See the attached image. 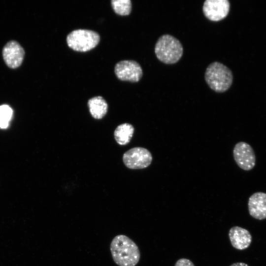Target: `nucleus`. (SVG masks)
I'll list each match as a JSON object with an SVG mask.
<instances>
[{
  "label": "nucleus",
  "mask_w": 266,
  "mask_h": 266,
  "mask_svg": "<svg viewBox=\"0 0 266 266\" xmlns=\"http://www.w3.org/2000/svg\"><path fill=\"white\" fill-rule=\"evenodd\" d=\"M125 166L131 169H142L148 167L152 161L151 153L143 147H134L126 152L123 156Z\"/></svg>",
  "instance_id": "nucleus-5"
},
{
  "label": "nucleus",
  "mask_w": 266,
  "mask_h": 266,
  "mask_svg": "<svg viewBox=\"0 0 266 266\" xmlns=\"http://www.w3.org/2000/svg\"><path fill=\"white\" fill-rule=\"evenodd\" d=\"M205 80L209 87L217 93L227 91L232 85L233 76L232 71L223 64L214 62L207 67Z\"/></svg>",
  "instance_id": "nucleus-2"
},
{
  "label": "nucleus",
  "mask_w": 266,
  "mask_h": 266,
  "mask_svg": "<svg viewBox=\"0 0 266 266\" xmlns=\"http://www.w3.org/2000/svg\"><path fill=\"white\" fill-rule=\"evenodd\" d=\"M134 128L129 123L122 124L116 128L114 135L116 142L120 145L129 143L133 135Z\"/></svg>",
  "instance_id": "nucleus-13"
},
{
  "label": "nucleus",
  "mask_w": 266,
  "mask_h": 266,
  "mask_svg": "<svg viewBox=\"0 0 266 266\" xmlns=\"http://www.w3.org/2000/svg\"><path fill=\"white\" fill-rule=\"evenodd\" d=\"M114 71L118 79L122 81L136 82L139 81L142 76L140 65L133 60H124L117 63Z\"/></svg>",
  "instance_id": "nucleus-7"
},
{
  "label": "nucleus",
  "mask_w": 266,
  "mask_h": 266,
  "mask_svg": "<svg viewBox=\"0 0 266 266\" xmlns=\"http://www.w3.org/2000/svg\"><path fill=\"white\" fill-rule=\"evenodd\" d=\"M155 53L158 59L166 64H174L179 61L183 53L180 41L169 34H164L157 40Z\"/></svg>",
  "instance_id": "nucleus-3"
},
{
  "label": "nucleus",
  "mask_w": 266,
  "mask_h": 266,
  "mask_svg": "<svg viewBox=\"0 0 266 266\" xmlns=\"http://www.w3.org/2000/svg\"><path fill=\"white\" fill-rule=\"evenodd\" d=\"M174 266H195L190 260L186 258H181L178 260Z\"/></svg>",
  "instance_id": "nucleus-16"
},
{
  "label": "nucleus",
  "mask_w": 266,
  "mask_h": 266,
  "mask_svg": "<svg viewBox=\"0 0 266 266\" xmlns=\"http://www.w3.org/2000/svg\"><path fill=\"white\" fill-rule=\"evenodd\" d=\"M230 266H249L247 264L244 263H235L233 264Z\"/></svg>",
  "instance_id": "nucleus-17"
},
{
  "label": "nucleus",
  "mask_w": 266,
  "mask_h": 266,
  "mask_svg": "<svg viewBox=\"0 0 266 266\" xmlns=\"http://www.w3.org/2000/svg\"><path fill=\"white\" fill-rule=\"evenodd\" d=\"M229 236L232 246L238 250L247 248L252 242V236L250 232L238 226H234L230 229Z\"/></svg>",
  "instance_id": "nucleus-11"
},
{
  "label": "nucleus",
  "mask_w": 266,
  "mask_h": 266,
  "mask_svg": "<svg viewBox=\"0 0 266 266\" xmlns=\"http://www.w3.org/2000/svg\"><path fill=\"white\" fill-rule=\"evenodd\" d=\"M110 250L114 262L119 266H135L140 258L139 248L128 236L119 234L112 240Z\"/></svg>",
  "instance_id": "nucleus-1"
},
{
  "label": "nucleus",
  "mask_w": 266,
  "mask_h": 266,
  "mask_svg": "<svg viewBox=\"0 0 266 266\" xmlns=\"http://www.w3.org/2000/svg\"><path fill=\"white\" fill-rule=\"evenodd\" d=\"M25 51L21 45L15 40L7 42L2 49V56L6 65L11 68L18 67L22 64Z\"/></svg>",
  "instance_id": "nucleus-9"
},
{
  "label": "nucleus",
  "mask_w": 266,
  "mask_h": 266,
  "mask_svg": "<svg viewBox=\"0 0 266 266\" xmlns=\"http://www.w3.org/2000/svg\"><path fill=\"white\" fill-rule=\"evenodd\" d=\"M112 7L115 12L120 15H129L132 10V2L130 0H112Z\"/></svg>",
  "instance_id": "nucleus-14"
},
{
  "label": "nucleus",
  "mask_w": 266,
  "mask_h": 266,
  "mask_svg": "<svg viewBox=\"0 0 266 266\" xmlns=\"http://www.w3.org/2000/svg\"><path fill=\"white\" fill-rule=\"evenodd\" d=\"M100 39V35L97 32L84 29L74 30L66 37L68 46L79 52H86L94 48Z\"/></svg>",
  "instance_id": "nucleus-4"
},
{
  "label": "nucleus",
  "mask_w": 266,
  "mask_h": 266,
  "mask_svg": "<svg viewBox=\"0 0 266 266\" xmlns=\"http://www.w3.org/2000/svg\"><path fill=\"white\" fill-rule=\"evenodd\" d=\"M87 104L91 115L95 119L102 118L107 112L108 104L102 97L92 98L89 100Z\"/></svg>",
  "instance_id": "nucleus-12"
},
{
  "label": "nucleus",
  "mask_w": 266,
  "mask_h": 266,
  "mask_svg": "<svg viewBox=\"0 0 266 266\" xmlns=\"http://www.w3.org/2000/svg\"><path fill=\"white\" fill-rule=\"evenodd\" d=\"M233 156L237 166L244 170H250L255 166L256 156L254 150L245 142L240 141L235 145Z\"/></svg>",
  "instance_id": "nucleus-6"
},
{
  "label": "nucleus",
  "mask_w": 266,
  "mask_h": 266,
  "mask_svg": "<svg viewBox=\"0 0 266 266\" xmlns=\"http://www.w3.org/2000/svg\"><path fill=\"white\" fill-rule=\"evenodd\" d=\"M230 7L228 0H206L203 3L202 11L208 20L217 22L227 17Z\"/></svg>",
  "instance_id": "nucleus-8"
},
{
  "label": "nucleus",
  "mask_w": 266,
  "mask_h": 266,
  "mask_svg": "<svg viewBox=\"0 0 266 266\" xmlns=\"http://www.w3.org/2000/svg\"><path fill=\"white\" fill-rule=\"evenodd\" d=\"M12 114V109L7 105L0 106V128H6Z\"/></svg>",
  "instance_id": "nucleus-15"
},
{
  "label": "nucleus",
  "mask_w": 266,
  "mask_h": 266,
  "mask_svg": "<svg viewBox=\"0 0 266 266\" xmlns=\"http://www.w3.org/2000/svg\"><path fill=\"white\" fill-rule=\"evenodd\" d=\"M250 215L255 219H266V193L258 192L253 194L248 202Z\"/></svg>",
  "instance_id": "nucleus-10"
}]
</instances>
